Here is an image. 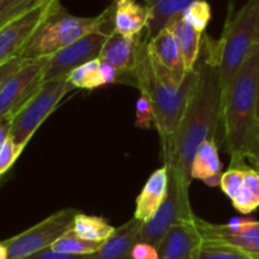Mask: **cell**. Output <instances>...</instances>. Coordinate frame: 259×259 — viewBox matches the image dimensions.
Returning a JSON list of instances; mask_svg holds the SVG:
<instances>
[{
  "label": "cell",
  "mask_w": 259,
  "mask_h": 259,
  "mask_svg": "<svg viewBox=\"0 0 259 259\" xmlns=\"http://www.w3.org/2000/svg\"><path fill=\"white\" fill-rule=\"evenodd\" d=\"M219 42L202 34L200 55L194 70L196 81L190 94L177 136V161L185 179L191 184L195 153L206 141H215L222 121V85Z\"/></svg>",
  "instance_id": "cell-1"
},
{
  "label": "cell",
  "mask_w": 259,
  "mask_h": 259,
  "mask_svg": "<svg viewBox=\"0 0 259 259\" xmlns=\"http://www.w3.org/2000/svg\"><path fill=\"white\" fill-rule=\"evenodd\" d=\"M259 45L255 46L222 100L224 143L230 156L229 168L247 166L259 157Z\"/></svg>",
  "instance_id": "cell-2"
},
{
  "label": "cell",
  "mask_w": 259,
  "mask_h": 259,
  "mask_svg": "<svg viewBox=\"0 0 259 259\" xmlns=\"http://www.w3.org/2000/svg\"><path fill=\"white\" fill-rule=\"evenodd\" d=\"M195 81L196 71L192 70L181 85H176L171 75L151 57L147 39L128 85L138 88L152 101L163 162L177 161V136Z\"/></svg>",
  "instance_id": "cell-3"
},
{
  "label": "cell",
  "mask_w": 259,
  "mask_h": 259,
  "mask_svg": "<svg viewBox=\"0 0 259 259\" xmlns=\"http://www.w3.org/2000/svg\"><path fill=\"white\" fill-rule=\"evenodd\" d=\"M115 10L116 5L111 4L95 17H77L71 14L60 0L32 35L20 57L28 61L42 60L89 33L103 30L111 34L114 32Z\"/></svg>",
  "instance_id": "cell-4"
},
{
  "label": "cell",
  "mask_w": 259,
  "mask_h": 259,
  "mask_svg": "<svg viewBox=\"0 0 259 259\" xmlns=\"http://www.w3.org/2000/svg\"><path fill=\"white\" fill-rule=\"evenodd\" d=\"M219 42L222 100L253 48L259 45V0H247L240 9L229 5Z\"/></svg>",
  "instance_id": "cell-5"
},
{
  "label": "cell",
  "mask_w": 259,
  "mask_h": 259,
  "mask_svg": "<svg viewBox=\"0 0 259 259\" xmlns=\"http://www.w3.org/2000/svg\"><path fill=\"white\" fill-rule=\"evenodd\" d=\"M168 172V189L164 201L156 214L143 223L139 232L138 242L158 247L166 233L180 222H194V214L190 202V182L185 179L179 161H168L164 163Z\"/></svg>",
  "instance_id": "cell-6"
},
{
  "label": "cell",
  "mask_w": 259,
  "mask_h": 259,
  "mask_svg": "<svg viewBox=\"0 0 259 259\" xmlns=\"http://www.w3.org/2000/svg\"><path fill=\"white\" fill-rule=\"evenodd\" d=\"M72 90H75V88L71 85L67 77L43 82L39 90L12 119L10 139L15 144L25 148L40 124Z\"/></svg>",
  "instance_id": "cell-7"
},
{
  "label": "cell",
  "mask_w": 259,
  "mask_h": 259,
  "mask_svg": "<svg viewBox=\"0 0 259 259\" xmlns=\"http://www.w3.org/2000/svg\"><path fill=\"white\" fill-rule=\"evenodd\" d=\"M78 210L63 209L29 228L25 232L4 240L8 259H24L50 248L57 239L73 228Z\"/></svg>",
  "instance_id": "cell-8"
},
{
  "label": "cell",
  "mask_w": 259,
  "mask_h": 259,
  "mask_svg": "<svg viewBox=\"0 0 259 259\" xmlns=\"http://www.w3.org/2000/svg\"><path fill=\"white\" fill-rule=\"evenodd\" d=\"M110 33L96 30L83 35L67 47L62 48L50 57L42 58L43 82L67 77L68 73L78 66L99 58L101 50Z\"/></svg>",
  "instance_id": "cell-9"
},
{
  "label": "cell",
  "mask_w": 259,
  "mask_h": 259,
  "mask_svg": "<svg viewBox=\"0 0 259 259\" xmlns=\"http://www.w3.org/2000/svg\"><path fill=\"white\" fill-rule=\"evenodd\" d=\"M43 61H25L0 89V120H12L15 114L43 85Z\"/></svg>",
  "instance_id": "cell-10"
},
{
  "label": "cell",
  "mask_w": 259,
  "mask_h": 259,
  "mask_svg": "<svg viewBox=\"0 0 259 259\" xmlns=\"http://www.w3.org/2000/svg\"><path fill=\"white\" fill-rule=\"evenodd\" d=\"M60 0H43L34 8L0 27V66L19 57L35 30Z\"/></svg>",
  "instance_id": "cell-11"
},
{
  "label": "cell",
  "mask_w": 259,
  "mask_h": 259,
  "mask_svg": "<svg viewBox=\"0 0 259 259\" xmlns=\"http://www.w3.org/2000/svg\"><path fill=\"white\" fill-rule=\"evenodd\" d=\"M147 39L148 38L146 32L136 38L123 37L116 32H113L109 35L99 55V61L115 70L118 76L116 82L128 83L129 78L138 65L142 48L146 45Z\"/></svg>",
  "instance_id": "cell-12"
},
{
  "label": "cell",
  "mask_w": 259,
  "mask_h": 259,
  "mask_svg": "<svg viewBox=\"0 0 259 259\" xmlns=\"http://www.w3.org/2000/svg\"><path fill=\"white\" fill-rule=\"evenodd\" d=\"M204 239L194 222H180L171 227L157 247L158 259H197Z\"/></svg>",
  "instance_id": "cell-13"
},
{
  "label": "cell",
  "mask_w": 259,
  "mask_h": 259,
  "mask_svg": "<svg viewBox=\"0 0 259 259\" xmlns=\"http://www.w3.org/2000/svg\"><path fill=\"white\" fill-rule=\"evenodd\" d=\"M148 52L157 65L167 71L176 85H181L189 72L185 66L176 38L168 28L148 39Z\"/></svg>",
  "instance_id": "cell-14"
},
{
  "label": "cell",
  "mask_w": 259,
  "mask_h": 259,
  "mask_svg": "<svg viewBox=\"0 0 259 259\" xmlns=\"http://www.w3.org/2000/svg\"><path fill=\"white\" fill-rule=\"evenodd\" d=\"M143 223L132 218L119 228L114 234L101 244L100 249L94 254L86 255V259H133L132 250L139 240V232Z\"/></svg>",
  "instance_id": "cell-15"
},
{
  "label": "cell",
  "mask_w": 259,
  "mask_h": 259,
  "mask_svg": "<svg viewBox=\"0 0 259 259\" xmlns=\"http://www.w3.org/2000/svg\"><path fill=\"white\" fill-rule=\"evenodd\" d=\"M168 189V172L163 166L149 176L143 190L137 197L134 218L146 223L153 217L164 201Z\"/></svg>",
  "instance_id": "cell-16"
},
{
  "label": "cell",
  "mask_w": 259,
  "mask_h": 259,
  "mask_svg": "<svg viewBox=\"0 0 259 259\" xmlns=\"http://www.w3.org/2000/svg\"><path fill=\"white\" fill-rule=\"evenodd\" d=\"M194 2L197 0H146V8L148 10L147 38L151 39L161 30L168 28L174 20L182 17L185 9Z\"/></svg>",
  "instance_id": "cell-17"
},
{
  "label": "cell",
  "mask_w": 259,
  "mask_h": 259,
  "mask_svg": "<svg viewBox=\"0 0 259 259\" xmlns=\"http://www.w3.org/2000/svg\"><path fill=\"white\" fill-rule=\"evenodd\" d=\"M223 164L215 141H206L195 153L191 166L192 180H201L207 186H219Z\"/></svg>",
  "instance_id": "cell-18"
},
{
  "label": "cell",
  "mask_w": 259,
  "mask_h": 259,
  "mask_svg": "<svg viewBox=\"0 0 259 259\" xmlns=\"http://www.w3.org/2000/svg\"><path fill=\"white\" fill-rule=\"evenodd\" d=\"M148 10L136 0L116 7L114 15V32L126 38H136L146 32Z\"/></svg>",
  "instance_id": "cell-19"
},
{
  "label": "cell",
  "mask_w": 259,
  "mask_h": 259,
  "mask_svg": "<svg viewBox=\"0 0 259 259\" xmlns=\"http://www.w3.org/2000/svg\"><path fill=\"white\" fill-rule=\"evenodd\" d=\"M168 29L176 38L177 46L180 48L182 58H184L185 66L187 72H191L195 68L197 58L200 55V47H201V38L204 33H200L187 24L182 17L177 18L176 20L168 25Z\"/></svg>",
  "instance_id": "cell-20"
},
{
  "label": "cell",
  "mask_w": 259,
  "mask_h": 259,
  "mask_svg": "<svg viewBox=\"0 0 259 259\" xmlns=\"http://www.w3.org/2000/svg\"><path fill=\"white\" fill-rule=\"evenodd\" d=\"M72 230L82 239L104 243L114 234L115 228L111 227L104 218L78 212L73 222Z\"/></svg>",
  "instance_id": "cell-21"
},
{
  "label": "cell",
  "mask_w": 259,
  "mask_h": 259,
  "mask_svg": "<svg viewBox=\"0 0 259 259\" xmlns=\"http://www.w3.org/2000/svg\"><path fill=\"white\" fill-rule=\"evenodd\" d=\"M67 80L75 89H83V90H94V89L106 85L103 72H101V62L99 58L91 60L76 67L68 73Z\"/></svg>",
  "instance_id": "cell-22"
},
{
  "label": "cell",
  "mask_w": 259,
  "mask_h": 259,
  "mask_svg": "<svg viewBox=\"0 0 259 259\" xmlns=\"http://www.w3.org/2000/svg\"><path fill=\"white\" fill-rule=\"evenodd\" d=\"M103 243L90 242L78 237L72 229L68 230L66 234H63L60 239L56 240L51 248L55 252L63 253V254H72V255H89L94 254L100 249Z\"/></svg>",
  "instance_id": "cell-23"
},
{
  "label": "cell",
  "mask_w": 259,
  "mask_h": 259,
  "mask_svg": "<svg viewBox=\"0 0 259 259\" xmlns=\"http://www.w3.org/2000/svg\"><path fill=\"white\" fill-rule=\"evenodd\" d=\"M182 19L194 27L197 32L205 33L207 24L211 20V7L207 0H197L185 9Z\"/></svg>",
  "instance_id": "cell-24"
},
{
  "label": "cell",
  "mask_w": 259,
  "mask_h": 259,
  "mask_svg": "<svg viewBox=\"0 0 259 259\" xmlns=\"http://www.w3.org/2000/svg\"><path fill=\"white\" fill-rule=\"evenodd\" d=\"M197 259H253L240 248L220 243H204Z\"/></svg>",
  "instance_id": "cell-25"
},
{
  "label": "cell",
  "mask_w": 259,
  "mask_h": 259,
  "mask_svg": "<svg viewBox=\"0 0 259 259\" xmlns=\"http://www.w3.org/2000/svg\"><path fill=\"white\" fill-rule=\"evenodd\" d=\"M42 2L43 0H0V27Z\"/></svg>",
  "instance_id": "cell-26"
},
{
  "label": "cell",
  "mask_w": 259,
  "mask_h": 259,
  "mask_svg": "<svg viewBox=\"0 0 259 259\" xmlns=\"http://www.w3.org/2000/svg\"><path fill=\"white\" fill-rule=\"evenodd\" d=\"M136 126L141 129L156 128V115H154L152 101L146 94L142 93L137 101Z\"/></svg>",
  "instance_id": "cell-27"
},
{
  "label": "cell",
  "mask_w": 259,
  "mask_h": 259,
  "mask_svg": "<svg viewBox=\"0 0 259 259\" xmlns=\"http://www.w3.org/2000/svg\"><path fill=\"white\" fill-rule=\"evenodd\" d=\"M247 166L239 167V168H229L227 172H224L220 180V185L223 192L229 197L230 200H233V197L237 195V192L239 191L240 187H242L243 181H244V174Z\"/></svg>",
  "instance_id": "cell-28"
},
{
  "label": "cell",
  "mask_w": 259,
  "mask_h": 259,
  "mask_svg": "<svg viewBox=\"0 0 259 259\" xmlns=\"http://www.w3.org/2000/svg\"><path fill=\"white\" fill-rule=\"evenodd\" d=\"M23 151H24V147L15 144L10 138L8 139L5 146L3 147L2 152H0V177L5 172L9 171L10 167L15 163V161L22 154Z\"/></svg>",
  "instance_id": "cell-29"
},
{
  "label": "cell",
  "mask_w": 259,
  "mask_h": 259,
  "mask_svg": "<svg viewBox=\"0 0 259 259\" xmlns=\"http://www.w3.org/2000/svg\"><path fill=\"white\" fill-rule=\"evenodd\" d=\"M133 259H158V250L156 247L147 243L138 242L132 250Z\"/></svg>",
  "instance_id": "cell-30"
},
{
  "label": "cell",
  "mask_w": 259,
  "mask_h": 259,
  "mask_svg": "<svg viewBox=\"0 0 259 259\" xmlns=\"http://www.w3.org/2000/svg\"><path fill=\"white\" fill-rule=\"evenodd\" d=\"M25 61L27 60H24V58H22L19 56V57L12 58L10 61L5 62L4 65L0 66V89H2L3 83H4L5 81L18 70V68H20V66H22Z\"/></svg>",
  "instance_id": "cell-31"
},
{
  "label": "cell",
  "mask_w": 259,
  "mask_h": 259,
  "mask_svg": "<svg viewBox=\"0 0 259 259\" xmlns=\"http://www.w3.org/2000/svg\"><path fill=\"white\" fill-rule=\"evenodd\" d=\"M24 259H86V255H72V254H63V253L55 252L52 248H47L40 252L34 253L29 257Z\"/></svg>",
  "instance_id": "cell-32"
},
{
  "label": "cell",
  "mask_w": 259,
  "mask_h": 259,
  "mask_svg": "<svg viewBox=\"0 0 259 259\" xmlns=\"http://www.w3.org/2000/svg\"><path fill=\"white\" fill-rule=\"evenodd\" d=\"M10 125L12 120H0V152L10 138Z\"/></svg>",
  "instance_id": "cell-33"
},
{
  "label": "cell",
  "mask_w": 259,
  "mask_h": 259,
  "mask_svg": "<svg viewBox=\"0 0 259 259\" xmlns=\"http://www.w3.org/2000/svg\"><path fill=\"white\" fill-rule=\"evenodd\" d=\"M101 72H103V77L105 80V83H114L116 82V72L113 67H110L109 65H105V63H101Z\"/></svg>",
  "instance_id": "cell-34"
},
{
  "label": "cell",
  "mask_w": 259,
  "mask_h": 259,
  "mask_svg": "<svg viewBox=\"0 0 259 259\" xmlns=\"http://www.w3.org/2000/svg\"><path fill=\"white\" fill-rule=\"evenodd\" d=\"M0 259H8V249L4 242H0Z\"/></svg>",
  "instance_id": "cell-35"
},
{
  "label": "cell",
  "mask_w": 259,
  "mask_h": 259,
  "mask_svg": "<svg viewBox=\"0 0 259 259\" xmlns=\"http://www.w3.org/2000/svg\"><path fill=\"white\" fill-rule=\"evenodd\" d=\"M249 162H250V164H252L253 168H254L255 171L259 172V157H255V158L249 159Z\"/></svg>",
  "instance_id": "cell-36"
},
{
  "label": "cell",
  "mask_w": 259,
  "mask_h": 259,
  "mask_svg": "<svg viewBox=\"0 0 259 259\" xmlns=\"http://www.w3.org/2000/svg\"><path fill=\"white\" fill-rule=\"evenodd\" d=\"M128 2H133V0H111V3H113V4H115L116 7H119V5H121V4H125V3H128Z\"/></svg>",
  "instance_id": "cell-37"
},
{
  "label": "cell",
  "mask_w": 259,
  "mask_h": 259,
  "mask_svg": "<svg viewBox=\"0 0 259 259\" xmlns=\"http://www.w3.org/2000/svg\"><path fill=\"white\" fill-rule=\"evenodd\" d=\"M257 118L259 120V88H258V96H257Z\"/></svg>",
  "instance_id": "cell-38"
},
{
  "label": "cell",
  "mask_w": 259,
  "mask_h": 259,
  "mask_svg": "<svg viewBox=\"0 0 259 259\" xmlns=\"http://www.w3.org/2000/svg\"><path fill=\"white\" fill-rule=\"evenodd\" d=\"M250 254V253H249ZM253 257V259H259V254H250Z\"/></svg>",
  "instance_id": "cell-39"
}]
</instances>
